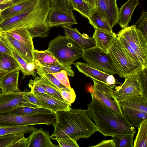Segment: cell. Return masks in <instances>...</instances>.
Wrapping results in <instances>:
<instances>
[{"label":"cell","mask_w":147,"mask_h":147,"mask_svg":"<svg viewBox=\"0 0 147 147\" xmlns=\"http://www.w3.org/2000/svg\"><path fill=\"white\" fill-rule=\"evenodd\" d=\"M56 121L51 139L69 138L77 141L88 138L98 130L95 124L85 110L70 108L55 113Z\"/></svg>","instance_id":"obj_1"},{"label":"cell","mask_w":147,"mask_h":147,"mask_svg":"<svg viewBox=\"0 0 147 147\" xmlns=\"http://www.w3.org/2000/svg\"><path fill=\"white\" fill-rule=\"evenodd\" d=\"M91 102L85 111L93 119L98 131L105 136L131 135L136 133L135 127L123 115L117 113L105 105L89 90Z\"/></svg>","instance_id":"obj_2"},{"label":"cell","mask_w":147,"mask_h":147,"mask_svg":"<svg viewBox=\"0 0 147 147\" xmlns=\"http://www.w3.org/2000/svg\"><path fill=\"white\" fill-rule=\"evenodd\" d=\"M50 8L49 0H40L20 13L3 21L0 24V31L23 28L29 32L33 38L47 37L50 31L47 20Z\"/></svg>","instance_id":"obj_3"},{"label":"cell","mask_w":147,"mask_h":147,"mask_svg":"<svg viewBox=\"0 0 147 147\" xmlns=\"http://www.w3.org/2000/svg\"><path fill=\"white\" fill-rule=\"evenodd\" d=\"M50 52L61 64L71 66L82 57L83 50L70 38L59 35L50 41L47 50Z\"/></svg>","instance_id":"obj_4"},{"label":"cell","mask_w":147,"mask_h":147,"mask_svg":"<svg viewBox=\"0 0 147 147\" xmlns=\"http://www.w3.org/2000/svg\"><path fill=\"white\" fill-rule=\"evenodd\" d=\"M120 78L137 75L144 67L140 63L131 58L125 50L117 36L108 51Z\"/></svg>","instance_id":"obj_5"},{"label":"cell","mask_w":147,"mask_h":147,"mask_svg":"<svg viewBox=\"0 0 147 147\" xmlns=\"http://www.w3.org/2000/svg\"><path fill=\"white\" fill-rule=\"evenodd\" d=\"M55 113L29 115H19L9 112L0 113V126H18L43 124L53 125L56 122Z\"/></svg>","instance_id":"obj_6"},{"label":"cell","mask_w":147,"mask_h":147,"mask_svg":"<svg viewBox=\"0 0 147 147\" xmlns=\"http://www.w3.org/2000/svg\"><path fill=\"white\" fill-rule=\"evenodd\" d=\"M86 63L107 74H118V71L109 54L96 47L83 51L82 56Z\"/></svg>","instance_id":"obj_7"},{"label":"cell","mask_w":147,"mask_h":147,"mask_svg":"<svg viewBox=\"0 0 147 147\" xmlns=\"http://www.w3.org/2000/svg\"><path fill=\"white\" fill-rule=\"evenodd\" d=\"M117 35L124 38L137 54L141 63L147 67V39L134 25L122 29Z\"/></svg>","instance_id":"obj_8"},{"label":"cell","mask_w":147,"mask_h":147,"mask_svg":"<svg viewBox=\"0 0 147 147\" xmlns=\"http://www.w3.org/2000/svg\"><path fill=\"white\" fill-rule=\"evenodd\" d=\"M94 85L89 90L105 105L117 113L123 115L113 87L102 82L92 79Z\"/></svg>","instance_id":"obj_9"},{"label":"cell","mask_w":147,"mask_h":147,"mask_svg":"<svg viewBox=\"0 0 147 147\" xmlns=\"http://www.w3.org/2000/svg\"><path fill=\"white\" fill-rule=\"evenodd\" d=\"M114 92L117 99L121 100L127 97L135 95H143L138 76L132 75L125 77L122 84L115 88Z\"/></svg>","instance_id":"obj_10"},{"label":"cell","mask_w":147,"mask_h":147,"mask_svg":"<svg viewBox=\"0 0 147 147\" xmlns=\"http://www.w3.org/2000/svg\"><path fill=\"white\" fill-rule=\"evenodd\" d=\"M24 91H19L1 93L0 113L7 112L20 106L35 107L24 98L23 96Z\"/></svg>","instance_id":"obj_11"},{"label":"cell","mask_w":147,"mask_h":147,"mask_svg":"<svg viewBox=\"0 0 147 147\" xmlns=\"http://www.w3.org/2000/svg\"><path fill=\"white\" fill-rule=\"evenodd\" d=\"M47 21L49 28L78 24L73 12L55 7L51 8Z\"/></svg>","instance_id":"obj_12"},{"label":"cell","mask_w":147,"mask_h":147,"mask_svg":"<svg viewBox=\"0 0 147 147\" xmlns=\"http://www.w3.org/2000/svg\"><path fill=\"white\" fill-rule=\"evenodd\" d=\"M0 39L11 50L18 54L28 63L34 62L33 52L5 32L0 31Z\"/></svg>","instance_id":"obj_13"},{"label":"cell","mask_w":147,"mask_h":147,"mask_svg":"<svg viewBox=\"0 0 147 147\" xmlns=\"http://www.w3.org/2000/svg\"><path fill=\"white\" fill-rule=\"evenodd\" d=\"M64 29L65 36L70 38L78 44L83 50L96 47L95 41L93 37H89L86 34H81L76 28L67 25L61 26Z\"/></svg>","instance_id":"obj_14"},{"label":"cell","mask_w":147,"mask_h":147,"mask_svg":"<svg viewBox=\"0 0 147 147\" xmlns=\"http://www.w3.org/2000/svg\"><path fill=\"white\" fill-rule=\"evenodd\" d=\"M28 138V147H60L52 143L49 132L43 128L35 129Z\"/></svg>","instance_id":"obj_15"},{"label":"cell","mask_w":147,"mask_h":147,"mask_svg":"<svg viewBox=\"0 0 147 147\" xmlns=\"http://www.w3.org/2000/svg\"><path fill=\"white\" fill-rule=\"evenodd\" d=\"M33 95L46 108L50 109L55 113L61 111H69L70 105L55 98L47 94L31 92Z\"/></svg>","instance_id":"obj_16"},{"label":"cell","mask_w":147,"mask_h":147,"mask_svg":"<svg viewBox=\"0 0 147 147\" xmlns=\"http://www.w3.org/2000/svg\"><path fill=\"white\" fill-rule=\"evenodd\" d=\"M96 8L100 10L107 15L112 28L117 24L119 9L117 0H97Z\"/></svg>","instance_id":"obj_17"},{"label":"cell","mask_w":147,"mask_h":147,"mask_svg":"<svg viewBox=\"0 0 147 147\" xmlns=\"http://www.w3.org/2000/svg\"><path fill=\"white\" fill-rule=\"evenodd\" d=\"M40 0H22L3 9L1 14V23L4 20L18 14L36 5Z\"/></svg>","instance_id":"obj_18"},{"label":"cell","mask_w":147,"mask_h":147,"mask_svg":"<svg viewBox=\"0 0 147 147\" xmlns=\"http://www.w3.org/2000/svg\"><path fill=\"white\" fill-rule=\"evenodd\" d=\"M139 4L138 0H128L119 9L117 23L121 28L127 27L133 13Z\"/></svg>","instance_id":"obj_19"},{"label":"cell","mask_w":147,"mask_h":147,"mask_svg":"<svg viewBox=\"0 0 147 147\" xmlns=\"http://www.w3.org/2000/svg\"><path fill=\"white\" fill-rule=\"evenodd\" d=\"M93 37L96 43V47L102 51L108 53L115 38L117 35L112 32L94 29Z\"/></svg>","instance_id":"obj_20"},{"label":"cell","mask_w":147,"mask_h":147,"mask_svg":"<svg viewBox=\"0 0 147 147\" xmlns=\"http://www.w3.org/2000/svg\"><path fill=\"white\" fill-rule=\"evenodd\" d=\"M88 20L89 23L94 29L111 32H113V28L107 15L98 9H93Z\"/></svg>","instance_id":"obj_21"},{"label":"cell","mask_w":147,"mask_h":147,"mask_svg":"<svg viewBox=\"0 0 147 147\" xmlns=\"http://www.w3.org/2000/svg\"><path fill=\"white\" fill-rule=\"evenodd\" d=\"M73 64L79 71L87 77L106 84L107 79L110 74L99 70L86 63L76 62Z\"/></svg>","instance_id":"obj_22"},{"label":"cell","mask_w":147,"mask_h":147,"mask_svg":"<svg viewBox=\"0 0 147 147\" xmlns=\"http://www.w3.org/2000/svg\"><path fill=\"white\" fill-rule=\"evenodd\" d=\"M20 68H17L5 75L0 79V86L2 92L19 91L18 78Z\"/></svg>","instance_id":"obj_23"},{"label":"cell","mask_w":147,"mask_h":147,"mask_svg":"<svg viewBox=\"0 0 147 147\" xmlns=\"http://www.w3.org/2000/svg\"><path fill=\"white\" fill-rule=\"evenodd\" d=\"M120 107L125 106L147 114V97L135 95L118 100Z\"/></svg>","instance_id":"obj_24"},{"label":"cell","mask_w":147,"mask_h":147,"mask_svg":"<svg viewBox=\"0 0 147 147\" xmlns=\"http://www.w3.org/2000/svg\"><path fill=\"white\" fill-rule=\"evenodd\" d=\"M120 107L122 115L134 127L138 128L143 121L147 119V114L125 106Z\"/></svg>","instance_id":"obj_25"},{"label":"cell","mask_w":147,"mask_h":147,"mask_svg":"<svg viewBox=\"0 0 147 147\" xmlns=\"http://www.w3.org/2000/svg\"><path fill=\"white\" fill-rule=\"evenodd\" d=\"M5 32L23 44L32 51L35 49L33 38L27 30L19 28Z\"/></svg>","instance_id":"obj_26"},{"label":"cell","mask_w":147,"mask_h":147,"mask_svg":"<svg viewBox=\"0 0 147 147\" xmlns=\"http://www.w3.org/2000/svg\"><path fill=\"white\" fill-rule=\"evenodd\" d=\"M33 54L34 61H38L40 65L48 66L62 65L50 52L47 50L39 51L34 49L33 51Z\"/></svg>","instance_id":"obj_27"},{"label":"cell","mask_w":147,"mask_h":147,"mask_svg":"<svg viewBox=\"0 0 147 147\" xmlns=\"http://www.w3.org/2000/svg\"><path fill=\"white\" fill-rule=\"evenodd\" d=\"M0 69L4 76L17 68H20L18 63L13 56L0 53Z\"/></svg>","instance_id":"obj_28"},{"label":"cell","mask_w":147,"mask_h":147,"mask_svg":"<svg viewBox=\"0 0 147 147\" xmlns=\"http://www.w3.org/2000/svg\"><path fill=\"white\" fill-rule=\"evenodd\" d=\"M7 112L22 115H29L39 114H47L54 113L50 109L40 107H32L20 106L16 107Z\"/></svg>","instance_id":"obj_29"},{"label":"cell","mask_w":147,"mask_h":147,"mask_svg":"<svg viewBox=\"0 0 147 147\" xmlns=\"http://www.w3.org/2000/svg\"><path fill=\"white\" fill-rule=\"evenodd\" d=\"M34 62L35 65L36 72L40 77L42 78L50 84L56 86L60 91L63 89H65L69 92L74 91V90L71 91L63 85L58 79L53 75L52 73H46L45 72L37 61H34Z\"/></svg>","instance_id":"obj_30"},{"label":"cell","mask_w":147,"mask_h":147,"mask_svg":"<svg viewBox=\"0 0 147 147\" xmlns=\"http://www.w3.org/2000/svg\"><path fill=\"white\" fill-rule=\"evenodd\" d=\"M34 80L45 89L47 94L60 100L65 102L61 95L60 90L56 86L50 84L40 77H35Z\"/></svg>","instance_id":"obj_31"},{"label":"cell","mask_w":147,"mask_h":147,"mask_svg":"<svg viewBox=\"0 0 147 147\" xmlns=\"http://www.w3.org/2000/svg\"><path fill=\"white\" fill-rule=\"evenodd\" d=\"M73 10L79 12L83 17L89 19L93 9L90 4L83 0H69Z\"/></svg>","instance_id":"obj_32"},{"label":"cell","mask_w":147,"mask_h":147,"mask_svg":"<svg viewBox=\"0 0 147 147\" xmlns=\"http://www.w3.org/2000/svg\"><path fill=\"white\" fill-rule=\"evenodd\" d=\"M138 128L133 147H147V119L143 121Z\"/></svg>","instance_id":"obj_33"},{"label":"cell","mask_w":147,"mask_h":147,"mask_svg":"<svg viewBox=\"0 0 147 147\" xmlns=\"http://www.w3.org/2000/svg\"><path fill=\"white\" fill-rule=\"evenodd\" d=\"M30 125L18 126H0V136L11 133L22 132L24 134L31 133L36 129Z\"/></svg>","instance_id":"obj_34"},{"label":"cell","mask_w":147,"mask_h":147,"mask_svg":"<svg viewBox=\"0 0 147 147\" xmlns=\"http://www.w3.org/2000/svg\"><path fill=\"white\" fill-rule=\"evenodd\" d=\"M22 132L11 133L0 136V147H10L13 144L24 136Z\"/></svg>","instance_id":"obj_35"},{"label":"cell","mask_w":147,"mask_h":147,"mask_svg":"<svg viewBox=\"0 0 147 147\" xmlns=\"http://www.w3.org/2000/svg\"><path fill=\"white\" fill-rule=\"evenodd\" d=\"M38 63L44 71L46 73H54L65 70L66 71L68 76L73 77L74 75V73L71 68V66H65L62 65L48 66L41 65Z\"/></svg>","instance_id":"obj_36"},{"label":"cell","mask_w":147,"mask_h":147,"mask_svg":"<svg viewBox=\"0 0 147 147\" xmlns=\"http://www.w3.org/2000/svg\"><path fill=\"white\" fill-rule=\"evenodd\" d=\"M134 134L123 135L113 137L115 147H133Z\"/></svg>","instance_id":"obj_37"},{"label":"cell","mask_w":147,"mask_h":147,"mask_svg":"<svg viewBox=\"0 0 147 147\" xmlns=\"http://www.w3.org/2000/svg\"><path fill=\"white\" fill-rule=\"evenodd\" d=\"M147 12L143 11L139 20L134 25L147 39Z\"/></svg>","instance_id":"obj_38"},{"label":"cell","mask_w":147,"mask_h":147,"mask_svg":"<svg viewBox=\"0 0 147 147\" xmlns=\"http://www.w3.org/2000/svg\"><path fill=\"white\" fill-rule=\"evenodd\" d=\"M50 7H57L73 12L72 6L69 0H49Z\"/></svg>","instance_id":"obj_39"},{"label":"cell","mask_w":147,"mask_h":147,"mask_svg":"<svg viewBox=\"0 0 147 147\" xmlns=\"http://www.w3.org/2000/svg\"><path fill=\"white\" fill-rule=\"evenodd\" d=\"M117 36L123 48L128 55L133 59L141 63L140 60L137 54L127 41L120 36L117 35Z\"/></svg>","instance_id":"obj_40"},{"label":"cell","mask_w":147,"mask_h":147,"mask_svg":"<svg viewBox=\"0 0 147 147\" xmlns=\"http://www.w3.org/2000/svg\"><path fill=\"white\" fill-rule=\"evenodd\" d=\"M137 75L140 83L144 96L147 97V67H144Z\"/></svg>","instance_id":"obj_41"},{"label":"cell","mask_w":147,"mask_h":147,"mask_svg":"<svg viewBox=\"0 0 147 147\" xmlns=\"http://www.w3.org/2000/svg\"><path fill=\"white\" fill-rule=\"evenodd\" d=\"M12 51V56L15 59L18 63L23 74L24 76L31 75L27 69L28 63L18 54L13 50Z\"/></svg>","instance_id":"obj_42"},{"label":"cell","mask_w":147,"mask_h":147,"mask_svg":"<svg viewBox=\"0 0 147 147\" xmlns=\"http://www.w3.org/2000/svg\"><path fill=\"white\" fill-rule=\"evenodd\" d=\"M53 75L58 79L64 86L72 91H74L70 86L67 72L65 70L52 73Z\"/></svg>","instance_id":"obj_43"},{"label":"cell","mask_w":147,"mask_h":147,"mask_svg":"<svg viewBox=\"0 0 147 147\" xmlns=\"http://www.w3.org/2000/svg\"><path fill=\"white\" fill-rule=\"evenodd\" d=\"M23 96L29 103L33 105L35 107L46 108L30 91L24 90Z\"/></svg>","instance_id":"obj_44"},{"label":"cell","mask_w":147,"mask_h":147,"mask_svg":"<svg viewBox=\"0 0 147 147\" xmlns=\"http://www.w3.org/2000/svg\"><path fill=\"white\" fill-rule=\"evenodd\" d=\"M61 94L65 102L69 105L75 100L76 95L75 91L69 92L63 89L61 91Z\"/></svg>","instance_id":"obj_45"},{"label":"cell","mask_w":147,"mask_h":147,"mask_svg":"<svg viewBox=\"0 0 147 147\" xmlns=\"http://www.w3.org/2000/svg\"><path fill=\"white\" fill-rule=\"evenodd\" d=\"M60 147H79L77 141L69 138L59 139L56 140Z\"/></svg>","instance_id":"obj_46"},{"label":"cell","mask_w":147,"mask_h":147,"mask_svg":"<svg viewBox=\"0 0 147 147\" xmlns=\"http://www.w3.org/2000/svg\"><path fill=\"white\" fill-rule=\"evenodd\" d=\"M28 86L30 89V92L47 94L45 90L34 80L29 81Z\"/></svg>","instance_id":"obj_47"},{"label":"cell","mask_w":147,"mask_h":147,"mask_svg":"<svg viewBox=\"0 0 147 147\" xmlns=\"http://www.w3.org/2000/svg\"><path fill=\"white\" fill-rule=\"evenodd\" d=\"M28 138L24 136L12 144L10 147H28Z\"/></svg>","instance_id":"obj_48"},{"label":"cell","mask_w":147,"mask_h":147,"mask_svg":"<svg viewBox=\"0 0 147 147\" xmlns=\"http://www.w3.org/2000/svg\"><path fill=\"white\" fill-rule=\"evenodd\" d=\"M91 147H115L113 140H104L98 144L93 146H89Z\"/></svg>","instance_id":"obj_49"},{"label":"cell","mask_w":147,"mask_h":147,"mask_svg":"<svg viewBox=\"0 0 147 147\" xmlns=\"http://www.w3.org/2000/svg\"><path fill=\"white\" fill-rule=\"evenodd\" d=\"M0 53L12 56V51L0 39Z\"/></svg>","instance_id":"obj_50"},{"label":"cell","mask_w":147,"mask_h":147,"mask_svg":"<svg viewBox=\"0 0 147 147\" xmlns=\"http://www.w3.org/2000/svg\"><path fill=\"white\" fill-rule=\"evenodd\" d=\"M27 69L30 73L31 75L36 77V69L34 62L33 63H29L27 64Z\"/></svg>","instance_id":"obj_51"},{"label":"cell","mask_w":147,"mask_h":147,"mask_svg":"<svg viewBox=\"0 0 147 147\" xmlns=\"http://www.w3.org/2000/svg\"><path fill=\"white\" fill-rule=\"evenodd\" d=\"M89 3L93 9H95L97 7V0H88Z\"/></svg>","instance_id":"obj_52"},{"label":"cell","mask_w":147,"mask_h":147,"mask_svg":"<svg viewBox=\"0 0 147 147\" xmlns=\"http://www.w3.org/2000/svg\"><path fill=\"white\" fill-rule=\"evenodd\" d=\"M3 76H4L3 75L0 69V79H1L2 78Z\"/></svg>","instance_id":"obj_53"},{"label":"cell","mask_w":147,"mask_h":147,"mask_svg":"<svg viewBox=\"0 0 147 147\" xmlns=\"http://www.w3.org/2000/svg\"><path fill=\"white\" fill-rule=\"evenodd\" d=\"M8 0H0V4L6 2Z\"/></svg>","instance_id":"obj_54"},{"label":"cell","mask_w":147,"mask_h":147,"mask_svg":"<svg viewBox=\"0 0 147 147\" xmlns=\"http://www.w3.org/2000/svg\"><path fill=\"white\" fill-rule=\"evenodd\" d=\"M2 10L0 8V23H1V14L2 12Z\"/></svg>","instance_id":"obj_55"},{"label":"cell","mask_w":147,"mask_h":147,"mask_svg":"<svg viewBox=\"0 0 147 147\" xmlns=\"http://www.w3.org/2000/svg\"><path fill=\"white\" fill-rule=\"evenodd\" d=\"M83 0L86 2H88V3H89L88 0Z\"/></svg>","instance_id":"obj_56"}]
</instances>
